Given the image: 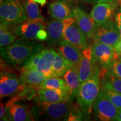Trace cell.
Masks as SVG:
<instances>
[{
    "mask_svg": "<svg viewBox=\"0 0 121 121\" xmlns=\"http://www.w3.org/2000/svg\"><path fill=\"white\" fill-rule=\"evenodd\" d=\"M114 47L117 54L118 55V56L121 55V39L119 40V42L115 45Z\"/></svg>",
    "mask_w": 121,
    "mask_h": 121,
    "instance_id": "33",
    "label": "cell"
},
{
    "mask_svg": "<svg viewBox=\"0 0 121 121\" xmlns=\"http://www.w3.org/2000/svg\"><path fill=\"white\" fill-rule=\"evenodd\" d=\"M48 11L53 19L58 20H64L72 16V8L67 0H57L49 4Z\"/></svg>",
    "mask_w": 121,
    "mask_h": 121,
    "instance_id": "16",
    "label": "cell"
},
{
    "mask_svg": "<svg viewBox=\"0 0 121 121\" xmlns=\"http://www.w3.org/2000/svg\"><path fill=\"white\" fill-rule=\"evenodd\" d=\"M65 20H58L54 19L48 22L46 27L48 37L46 40L49 46L58 45L63 40V33L66 24Z\"/></svg>",
    "mask_w": 121,
    "mask_h": 121,
    "instance_id": "14",
    "label": "cell"
},
{
    "mask_svg": "<svg viewBox=\"0 0 121 121\" xmlns=\"http://www.w3.org/2000/svg\"><path fill=\"white\" fill-rule=\"evenodd\" d=\"M118 6V1L113 2H100L95 4L91 11V15L98 26L112 20Z\"/></svg>",
    "mask_w": 121,
    "mask_h": 121,
    "instance_id": "13",
    "label": "cell"
},
{
    "mask_svg": "<svg viewBox=\"0 0 121 121\" xmlns=\"http://www.w3.org/2000/svg\"><path fill=\"white\" fill-rule=\"evenodd\" d=\"M28 19L24 4L21 0H5L1 4V24L13 27Z\"/></svg>",
    "mask_w": 121,
    "mask_h": 121,
    "instance_id": "4",
    "label": "cell"
},
{
    "mask_svg": "<svg viewBox=\"0 0 121 121\" xmlns=\"http://www.w3.org/2000/svg\"><path fill=\"white\" fill-rule=\"evenodd\" d=\"M58 53L64 57L72 66L78 68L82 51L63 40L58 45Z\"/></svg>",
    "mask_w": 121,
    "mask_h": 121,
    "instance_id": "15",
    "label": "cell"
},
{
    "mask_svg": "<svg viewBox=\"0 0 121 121\" xmlns=\"http://www.w3.org/2000/svg\"><path fill=\"white\" fill-rule=\"evenodd\" d=\"M65 22L63 40L83 51L89 45L86 35L78 28L73 17L68 18Z\"/></svg>",
    "mask_w": 121,
    "mask_h": 121,
    "instance_id": "7",
    "label": "cell"
},
{
    "mask_svg": "<svg viewBox=\"0 0 121 121\" xmlns=\"http://www.w3.org/2000/svg\"><path fill=\"white\" fill-rule=\"evenodd\" d=\"M9 108L6 105L1 103L0 108V119L1 121H10L8 114Z\"/></svg>",
    "mask_w": 121,
    "mask_h": 121,
    "instance_id": "32",
    "label": "cell"
},
{
    "mask_svg": "<svg viewBox=\"0 0 121 121\" xmlns=\"http://www.w3.org/2000/svg\"><path fill=\"white\" fill-rule=\"evenodd\" d=\"M20 78L25 84L35 86L47 78L43 72L36 69H22Z\"/></svg>",
    "mask_w": 121,
    "mask_h": 121,
    "instance_id": "20",
    "label": "cell"
},
{
    "mask_svg": "<svg viewBox=\"0 0 121 121\" xmlns=\"http://www.w3.org/2000/svg\"><path fill=\"white\" fill-rule=\"evenodd\" d=\"M100 71V88L121 94V78Z\"/></svg>",
    "mask_w": 121,
    "mask_h": 121,
    "instance_id": "21",
    "label": "cell"
},
{
    "mask_svg": "<svg viewBox=\"0 0 121 121\" xmlns=\"http://www.w3.org/2000/svg\"><path fill=\"white\" fill-rule=\"evenodd\" d=\"M84 115L79 107H72L65 121H82Z\"/></svg>",
    "mask_w": 121,
    "mask_h": 121,
    "instance_id": "29",
    "label": "cell"
},
{
    "mask_svg": "<svg viewBox=\"0 0 121 121\" xmlns=\"http://www.w3.org/2000/svg\"><path fill=\"white\" fill-rule=\"evenodd\" d=\"M118 59H119V60H121V58H118Z\"/></svg>",
    "mask_w": 121,
    "mask_h": 121,
    "instance_id": "41",
    "label": "cell"
},
{
    "mask_svg": "<svg viewBox=\"0 0 121 121\" xmlns=\"http://www.w3.org/2000/svg\"><path fill=\"white\" fill-rule=\"evenodd\" d=\"M93 39L94 42L107 44L114 47L121 39L116 22L112 20L98 26Z\"/></svg>",
    "mask_w": 121,
    "mask_h": 121,
    "instance_id": "11",
    "label": "cell"
},
{
    "mask_svg": "<svg viewBox=\"0 0 121 121\" xmlns=\"http://www.w3.org/2000/svg\"><path fill=\"white\" fill-rule=\"evenodd\" d=\"M34 1L38 4H40L41 6H44L47 2L46 0H34Z\"/></svg>",
    "mask_w": 121,
    "mask_h": 121,
    "instance_id": "35",
    "label": "cell"
},
{
    "mask_svg": "<svg viewBox=\"0 0 121 121\" xmlns=\"http://www.w3.org/2000/svg\"><path fill=\"white\" fill-rule=\"evenodd\" d=\"M115 121H121V110H119L118 112L117 117H116V119H115Z\"/></svg>",
    "mask_w": 121,
    "mask_h": 121,
    "instance_id": "36",
    "label": "cell"
},
{
    "mask_svg": "<svg viewBox=\"0 0 121 121\" xmlns=\"http://www.w3.org/2000/svg\"><path fill=\"white\" fill-rule=\"evenodd\" d=\"M39 99L46 102H63L71 99L69 91L58 89H38Z\"/></svg>",
    "mask_w": 121,
    "mask_h": 121,
    "instance_id": "17",
    "label": "cell"
},
{
    "mask_svg": "<svg viewBox=\"0 0 121 121\" xmlns=\"http://www.w3.org/2000/svg\"><path fill=\"white\" fill-rule=\"evenodd\" d=\"M82 1H84V2L87 3V4H92V3H94V0H82Z\"/></svg>",
    "mask_w": 121,
    "mask_h": 121,
    "instance_id": "37",
    "label": "cell"
},
{
    "mask_svg": "<svg viewBox=\"0 0 121 121\" xmlns=\"http://www.w3.org/2000/svg\"><path fill=\"white\" fill-rule=\"evenodd\" d=\"M9 120L13 121H31L34 120L31 113L24 106L13 103L9 107Z\"/></svg>",
    "mask_w": 121,
    "mask_h": 121,
    "instance_id": "22",
    "label": "cell"
},
{
    "mask_svg": "<svg viewBox=\"0 0 121 121\" xmlns=\"http://www.w3.org/2000/svg\"><path fill=\"white\" fill-rule=\"evenodd\" d=\"M118 6L116 9L114 13L115 22L121 38V0H117Z\"/></svg>",
    "mask_w": 121,
    "mask_h": 121,
    "instance_id": "31",
    "label": "cell"
},
{
    "mask_svg": "<svg viewBox=\"0 0 121 121\" xmlns=\"http://www.w3.org/2000/svg\"><path fill=\"white\" fill-rule=\"evenodd\" d=\"M119 111L102 91L100 90L99 95L93 105V112L95 120L115 121Z\"/></svg>",
    "mask_w": 121,
    "mask_h": 121,
    "instance_id": "5",
    "label": "cell"
},
{
    "mask_svg": "<svg viewBox=\"0 0 121 121\" xmlns=\"http://www.w3.org/2000/svg\"><path fill=\"white\" fill-rule=\"evenodd\" d=\"M104 71L110 75L121 78V60L118 58L115 59L108 69Z\"/></svg>",
    "mask_w": 121,
    "mask_h": 121,
    "instance_id": "28",
    "label": "cell"
},
{
    "mask_svg": "<svg viewBox=\"0 0 121 121\" xmlns=\"http://www.w3.org/2000/svg\"><path fill=\"white\" fill-rule=\"evenodd\" d=\"M78 69L81 83L91 78L100 69L99 66L94 60L93 45H89L82 51Z\"/></svg>",
    "mask_w": 121,
    "mask_h": 121,
    "instance_id": "8",
    "label": "cell"
},
{
    "mask_svg": "<svg viewBox=\"0 0 121 121\" xmlns=\"http://www.w3.org/2000/svg\"><path fill=\"white\" fill-rule=\"evenodd\" d=\"M100 69L91 78L82 82L77 95V103L85 120H88L93 111V105L100 90Z\"/></svg>",
    "mask_w": 121,
    "mask_h": 121,
    "instance_id": "2",
    "label": "cell"
},
{
    "mask_svg": "<svg viewBox=\"0 0 121 121\" xmlns=\"http://www.w3.org/2000/svg\"><path fill=\"white\" fill-rule=\"evenodd\" d=\"M104 94L110 100V102L117 107L119 110H121V94L116 93L112 91L101 89Z\"/></svg>",
    "mask_w": 121,
    "mask_h": 121,
    "instance_id": "27",
    "label": "cell"
},
{
    "mask_svg": "<svg viewBox=\"0 0 121 121\" xmlns=\"http://www.w3.org/2000/svg\"><path fill=\"white\" fill-rule=\"evenodd\" d=\"M73 107L72 100L63 102H46L37 101L31 113L37 118L46 120H65Z\"/></svg>",
    "mask_w": 121,
    "mask_h": 121,
    "instance_id": "3",
    "label": "cell"
},
{
    "mask_svg": "<svg viewBox=\"0 0 121 121\" xmlns=\"http://www.w3.org/2000/svg\"><path fill=\"white\" fill-rule=\"evenodd\" d=\"M24 4L29 20L44 22L45 18L42 15L38 3L34 0H25Z\"/></svg>",
    "mask_w": 121,
    "mask_h": 121,
    "instance_id": "24",
    "label": "cell"
},
{
    "mask_svg": "<svg viewBox=\"0 0 121 121\" xmlns=\"http://www.w3.org/2000/svg\"><path fill=\"white\" fill-rule=\"evenodd\" d=\"M71 94V99L77 97L78 90L81 85L78 68L71 66L63 76Z\"/></svg>",
    "mask_w": 121,
    "mask_h": 121,
    "instance_id": "19",
    "label": "cell"
},
{
    "mask_svg": "<svg viewBox=\"0 0 121 121\" xmlns=\"http://www.w3.org/2000/svg\"><path fill=\"white\" fill-rule=\"evenodd\" d=\"M72 17L80 29L86 35L87 38H93L98 25L91 14H88L78 7H72Z\"/></svg>",
    "mask_w": 121,
    "mask_h": 121,
    "instance_id": "12",
    "label": "cell"
},
{
    "mask_svg": "<svg viewBox=\"0 0 121 121\" xmlns=\"http://www.w3.org/2000/svg\"><path fill=\"white\" fill-rule=\"evenodd\" d=\"M12 28L18 37L28 40H39L40 33L42 30L46 29L44 22L29 19Z\"/></svg>",
    "mask_w": 121,
    "mask_h": 121,
    "instance_id": "9",
    "label": "cell"
},
{
    "mask_svg": "<svg viewBox=\"0 0 121 121\" xmlns=\"http://www.w3.org/2000/svg\"><path fill=\"white\" fill-rule=\"evenodd\" d=\"M44 49L42 43L33 40H17L5 47H1V56L12 65H24L35 54Z\"/></svg>",
    "mask_w": 121,
    "mask_h": 121,
    "instance_id": "1",
    "label": "cell"
},
{
    "mask_svg": "<svg viewBox=\"0 0 121 121\" xmlns=\"http://www.w3.org/2000/svg\"><path fill=\"white\" fill-rule=\"evenodd\" d=\"M11 27L1 24L0 25V47H5L13 43L18 36L15 34Z\"/></svg>",
    "mask_w": 121,
    "mask_h": 121,
    "instance_id": "26",
    "label": "cell"
},
{
    "mask_svg": "<svg viewBox=\"0 0 121 121\" xmlns=\"http://www.w3.org/2000/svg\"><path fill=\"white\" fill-rule=\"evenodd\" d=\"M57 52L53 49H43V53L35 69L44 74L47 78L53 77L52 65Z\"/></svg>",
    "mask_w": 121,
    "mask_h": 121,
    "instance_id": "18",
    "label": "cell"
},
{
    "mask_svg": "<svg viewBox=\"0 0 121 121\" xmlns=\"http://www.w3.org/2000/svg\"><path fill=\"white\" fill-rule=\"evenodd\" d=\"M5 1V0H0V4H2V3L4 2V1Z\"/></svg>",
    "mask_w": 121,
    "mask_h": 121,
    "instance_id": "39",
    "label": "cell"
},
{
    "mask_svg": "<svg viewBox=\"0 0 121 121\" xmlns=\"http://www.w3.org/2000/svg\"><path fill=\"white\" fill-rule=\"evenodd\" d=\"M116 0H94V4H97L100 2H113Z\"/></svg>",
    "mask_w": 121,
    "mask_h": 121,
    "instance_id": "34",
    "label": "cell"
},
{
    "mask_svg": "<svg viewBox=\"0 0 121 121\" xmlns=\"http://www.w3.org/2000/svg\"><path fill=\"white\" fill-rule=\"evenodd\" d=\"M38 87V89H58L69 91L66 82L60 77H51L46 78Z\"/></svg>",
    "mask_w": 121,
    "mask_h": 121,
    "instance_id": "25",
    "label": "cell"
},
{
    "mask_svg": "<svg viewBox=\"0 0 121 121\" xmlns=\"http://www.w3.org/2000/svg\"><path fill=\"white\" fill-rule=\"evenodd\" d=\"M43 53V49L30 57L29 60L23 65V67L22 69H35L36 66L40 60Z\"/></svg>",
    "mask_w": 121,
    "mask_h": 121,
    "instance_id": "30",
    "label": "cell"
},
{
    "mask_svg": "<svg viewBox=\"0 0 121 121\" xmlns=\"http://www.w3.org/2000/svg\"><path fill=\"white\" fill-rule=\"evenodd\" d=\"M118 58H121V55L119 56H118Z\"/></svg>",
    "mask_w": 121,
    "mask_h": 121,
    "instance_id": "40",
    "label": "cell"
},
{
    "mask_svg": "<svg viewBox=\"0 0 121 121\" xmlns=\"http://www.w3.org/2000/svg\"><path fill=\"white\" fill-rule=\"evenodd\" d=\"M67 1H69V2H71V1H78V0H67Z\"/></svg>",
    "mask_w": 121,
    "mask_h": 121,
    "instance_id": "38",
    "label": "cell"
},
{
    "mask_svg": "<svg viewBox=\"0 0 121 121\" xmlns=\"http://www.w3.org/2000/svg\"><path fill=\"white\" fill-rule=\"evenodd\" d=\"M25 85L15 74L1 72L0 75V98H2L17 95Z\"/></svg>",
    "mask_w": 121,
    "mask_h": 121,
    "instance_id": "10",
    "label": "cell"
},
{
    "mask_svg": "<svg viewBox=\"0 0 121 121\" xmlns=\"http://www.w3.org/2000/svg\"><path fill=\"white\" fill-rule=\"evenodd\" d=\"M71 66L64 57L57 52L52 65L53 77L63 76Z\"/></svg>",
    "mask_w": 121,
    "mask_h": 121,
    "instance_id": "23",
    "label": "cell"
},
{
    "mask_svg": "<svg viewBox=\"0 0 121 121\" xmlns=\"http://www.w3.org/2000/svg\"><path fill=\"white\" fill-rule=\"evenodd\" d=\"M93 54L94 60L100 70H107L113 60L118 58L114 47L98 42L93 44Z\"/></svg>",
    "mask_w": 121,
    "mask_h": 121,
    "instance_id": "6",
    "label": "cell"
}]
</instances>
